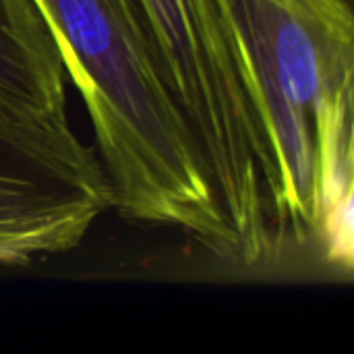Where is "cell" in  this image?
Listing matches in <instances>:
<instances>
[{"label":"cell","instance_id":"3","mask_svg":"<svg viewBox=\"0 0 354 354\" xmlns=\"http://www.w3.org/2000/svg\"><path fill=\"white\" fill-rule=\"evenodd\" d=\"M112 203L95 147L71 127L48 25L33 0H0V268L77 249Z\"/></svg>","mask_w":354,"mask_h":354},{"label":"cell","instance_id":"2","mask_svg":"<svg viewBox=\"0 0 354 354\" xmlns=\"http://www.w3.org/2000/svg\"><path fill=\"white\" fill-rule=\"evenodd\" d=\"M89 114L124 220L176 228L239 266L189 122L166 85L135 0H33Z\"/></svg>","mask_w":354,"mask_h":354},{"label":"cell","instance_id":"1","mask_svg":"<svg viewBox=\"0 0 354 354\" xmlns=\"http://www.w3.org/2000/svg\"><path fill=\"white\" fill-rule=\"evenodd\" d=\"M280 168L288 239L353 272V0H214Z\"/></svg>","mask_w":354,"mask_h":354}]
</instances>
